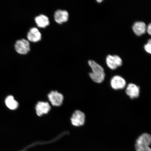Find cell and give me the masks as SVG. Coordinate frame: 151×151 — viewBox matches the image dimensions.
<instances>
[{
    "label": "cell",
    "mask_w": 151,
    "mask_h": 151,
    "mask_svg": "<svg viewBox=\"0 0 151 151\" xmlns=\"http://www.w3.org/2000/svg\"><path fill=\"white\" fill-rule=\"evenodd\" d=\"M88 64L92 70V72L89 73L91 80L97 83H101L103 82L105 76L104 70L103 67L92 60H89Z\"/></svg>",
    "instance_id": "1"
},
{
    "label": "cell",
    "mask_w": 151,
    "mask_h": 151,
    "mask_svg": "<svg viewBox=\"0 0 151 151\" xmlns=\"http://www.w3.org/2000/svg\"><path fill=\"white\" fill-rule=\"evenodd\" d=\"M146 24L144 22L137 21L133 24L132 29L136 35L140 36L146 32Z\"/></svg>",
    "instance_id": "11"
},
{
    "label": "cell",
    "mask_w": 151,
    "mask_h": 151,
    "mask_svg": "<svg viewBox=\"0 0 151 151\" xmlns=\"http://www.w3.org/2000/svg\"><path fill=\"white\" fill-rule=\"evenodd\" d=\"M144 48L146 51L149 54L151 53V40L150 39L147 44L145 45Z\"/></svg>",
    "instance_id": "15"
},
{
    "label": "cell",
    "mask_w": 151,
    "mask_h": 151,
    "mask_svg": "<svg viewBox=\"0 0 151 151\" xmlns=\"http://www.w3.org/2000/svg\"><path fill=\"white\" fill-rule=\"evenodd\" d=\"M50 106L48 103L39 102L36 106V110L38 116H41L43 114H47L50 109Z\"/></svg>",
    "instance_id": "12"
},
{
    "label": "cell",
    "mask_w": 151,
    "mask_h": 151,
    "mask_svg": "<svg viewBox=\"0 0 151 151\" xmlns=\"http://www.w3.org/2000/svg\"><path fill=\"white\" fill-rule=\"evenodd\" d=\"M125 92L131 99H137L140 94V88L137 85L131 83L126 86Z\"/></svg>",
    "instance_id": "7"
},
{
    "label": "cell",
    "mask_w": 151,
    "mask_h": 151,
    "mask_svg": "<svg viewBox=\"0 0 151 151\" xmlns=\"http://www.w3.org/2000/svg\"><path fill=\"white\" fill-rule=\"evenodd\" d=\"M5 104L9 109L14 110L17 108L18 103L12 96H9L5 99Z\"/></svg>",
    "instance_id": "14"
},
{
    "label": "cell",
    "mask_w": 151,
    "mask_h": 151,
    "mask_svg": "<svg viewBox=\"0 0 151 151\" xmlns=\"http://www.w3.org/2000/svg\"><path fill=\"white\" fill-rule=\"evenodd\" d=\"M54 17L56 22L61 24L68 21L69 18V14L67 11L58 9L55 12Z\"/></svg>",
    "instance_id": "9"
},
{
    "label": "cell",
    "mask_w": 151,
    "mask_h": 151,
    "mask_svg": "<svg viewBox=\"0 0 151 151\" xmlns=\"http://www.w3.org/2000/svg\"><path fill=\"white\" fill-rule=\"evenodd\" d=\"M151 136L150 134L144 133L137 138L135 145L136 151H151L150 146Z\"/></svg>",
    "instance_id": "2"
},
{
    "label": "cell",
    "mask_w": 151,
    "mask_h": 151,
    "mask_svg": "<svg viewBox=\"0 0 151 151\" xmlns=\"http://www.w3.org/2000/svg\"><path fill=\"white\" fill-rule=\"evenodd\" d=\"M14 47L16 51L21 55L27 54L30 51L29 42L24 39L17 41L15 43Z\"/></svg>",
    "instance_id": "3"
},
{
    "label": "cell",
    "mask_w": 151,
    "mask_h": 151,
    "mask_svg": "<svg viewBox=\"0 0 151 151\" xmlns=\"http://www.w3.org/2000/svg\"><path fill=\"white\" fill-rule=\"evenodd\" d=\"M103 1V0H97V1L98 2H99V3L101 2L102 1Z\"/></svg>",
    "instance_id": "17"
},
{
    "label": "cell",
    "mask_w": 151,
    "mask_h": 151,
    "mask_svg": "<svg viewBox=\"0 0 151 151\" xmlns=\"http://www.w3.org/2000/svg\"><path fill=\"white\" fill-rule=\"evenodd\" d=\"M48 97L52 105L55 106H60L63 102V96L58 92L52 91L48 94Z\"/></svg>",
    "instance_id": "8"
},
{
    "label": "cell",
    "mask_w": 151,
    "mask_h": 151,
    "mask_svg": "<svg viewBox=\"0 0 151 151\" xmlns=\"http://www.w3.org/2000/svg\"><path fill=\"white\" fill-rule=\"evenodd\" d=\"M36 23L38 27L45 28L50 24V21L48 17L44 15L41 14L35 18Z\"/></svg>",
    "instance_id": "13"
},
{
    "label": "cell",
    "mask_w": 151,
    "mask_h": 151,
    "mask_svg": "<svg viewBox=\"0 0 151 151\" xmlns=\"http://www.w3.org/2000/svg\"><path fill=\"white\" fill-rule=\"evenodd\" d=\"M146 31L148 33L149 35H151V24L150 23L146 28Z\"/></svg>",
    "instance_id": "16"
},
{
    "label": "cell",
    "mask_w": 151,
    "mask_h": 151,
    "mask_svg": "<svg viewBox=\"0 0 151 151\" xmlns=\"http://www.w3.org/2000/svg\"><path fill=\"white\" fill-rule=\"evenodd\" d=\"M110 85L113 89L122 90L126 87V82L123 77L119 75H116L111 78Z\"/></svg>",
    "instance_id": "5"
},
{
    "label": "cell",
    "mask_w": 151,
    "mask_h": 151,
    "mask_svg": "<svg viewBox=\"0 0 151 151\" xmlns=\"http://www.w3.org/2000/svg\"><path fill=\"white\" fill-rule=\"evenodd\" d=\"M106 63L109 68L116 69L122 65V61L120 56L117 55H109L106 58Z\"/></svg>",
    "instance_id": "6"
},
{
    "label": "cell",
    "mask_w": 151,
    "mask_h": 151,
    "mask_svg": "<svg viewBox=\"0 0 151 151\" xmlns=\"http://www.w3.org/2000/svg\"><path fill=\"white\" fill-rule=\"evenodd\" d=\"M28 40L33 42H36L41 40V35L37 28H31L27 35Z\"/></svg>",
    "instance_id": "10"
},
{
    "label": "cell",
    "mask_w": 151,
    "mask_h": 151,
    "mask_svg": "<svg viewBox=\"0 0 151 151\" xmlns=\"http://www.w3.org/2000/svg\"><path fill=\"white\" fill-rule=\"evenodd\" d=\"M73 125L76 127L84 125L86 121V115L80 110H76L73 113L71 118Z\"/></svg>",
    "instance_id": "4"
}]
</instances>
